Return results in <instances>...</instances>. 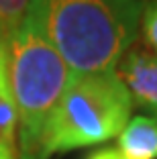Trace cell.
<instances>
[{
    "instance_id": "30bf717a",
    "label": "cell",
    "mask_w": 157,
    "mask_h": 159,
    "mask_svg": "<svg viewBox=\"0 0 157 159\" xmlns=\"http://www.w3.org/2000/svg\"><path fill=\"white\" fill-rule=\"evenodd\" d=\"M6 63V43L2 41V37H0V67Z\"/></svg>"
},
{
    "instance_id": "52a82bcc",
    "label": "cell",
    "mask_w": 157,
    "mask_h": 159,
    "mask_svg": "<svg viewBox=\"0 0 157 159\" xmlns=\"http://www.w3.org/2000/svg\"><path fill=\"white\" fill-rule=\"evenodd\" d=\"M29 4L31 0H0V37L4 43L23 23Z\"/></svg>"
},
{
    "instance_id": "5b68a950",
    "label": "cell",
    "mask_w": 157,
    "mask_h": 159,
    "mask_svg": "<svg viewBox=\"0 0 157 159\" xmlns=\"http://www.w3.org/2000/svg\"><path fill=\"white\" fill-rule=\"evenodd\" d=\"M116 149L127 159H157V120L133 116L116 137Z\"/></svg>"
},
{
    "instance_id": "7a4b0ae2",
    "label": "cell",
    "mask_w": 157,
    "mask_h": 159,
    "mask_svg": "<svg viewBox=\"0 0 157 159\" xmlns=\"http://www.w3.org/2000/svg\"><path fill=\"white\" fill-rule=\"evenodd\" d=\"M6 80L16 114L19 157L47 159L45 133L72 71L31 10L6 41Z\"/></svg>"
},
{
    "instance_id": "9c48e42d",
    "label": "cell",
    "mask_w": 157,
    "mask_h": 159,
    "mask_svg": "<svg viewBox=\"0 0 157 159\" xmlns=\"http://www.w3.org/2000/svg\"><path fill=\"white\" fill-rule=\"evenodd\" d=\"M84 159H127V157L116 147H102V149H96L90 155H86Z\"/></svg>"
},
{
    "instance_id": "3957f363",
    "label": "cell",
    "mask_w": 157,
    "mask_h": 159,
    "mask_svg": "<svg viewBox=\"0 0 157 159\" xmlns=\"http://www.w3.org/2000/svg\"><path fill=\"white\" fill-rule=\"evenodd\" d=\"M131 110V94L116 71L72 75L47 126L45 157L116 139Z\"/></svg>"
},
{
    "instance_id": "277c9868",
    "label": "cell",
    "mask_w": 157,
    "mask_h": 159,
    "mask_svg": "<svg viewBox=\"0 0 157 159\" xmlns=\"http://www.w3.org/2000/svg\"><path fill=\"white\" fill-rule=\"evenodd\" d=\"M116 74L133 100L149 118L157 120V55L145 47H131L120 59Z\"/></svg>"
},
{
    "instance_id": "8992f818",
    "label": "cell",
    "mask_w": 157,
    "mask_h": 159,
    "mask_svg": "<svg viewBox=\"0 0 157 159\" xmlns=\"http://www.w3.org/2000/svg\"><path fill=\"white\" fill-rule=\"evenodd\" d=\"M0 159H21L16 139V114L10 100L6 63L0 67Z\"/></svg>"
},
{
    "instance_id": "6da1fadb",
    "label": "cell",
    "mask_w": 157,
    "mask_h": 159,
    "mask_svg": "<svg viewBox=\"0 0 157 159\" xmlns=\"http://www.w3.org/2000/svg\"><path fill=\"white\" fill-rule=\"evenodd\" d=\"M145 0H31L29 10L72 75L116 71L141 31Z\"/></svg>"
},
{
    "instance_id": "ba28073f",
    "label": "cell",
    "mask_w": 157,
    "mask_h": 159,
    "mask_svg": "<svg viewBox=\"0 0 157 159\" xmlns=\"http://www.w3.org/2000/svg\"><path fill=\"white\" fill-rule=\"evenodd\" d=\"M141 33L147 41V47L157 55V0H145L141 14Z\"/></svg>"
}]
</instances>
